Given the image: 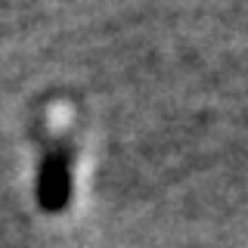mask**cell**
I'll return each instance as SVG.
<instances>
[{
    "mask_svg": "<svg viewBox=\"0 0 248 248\" xmlns=\"http://www.w3.org/2000/svg\"><path fill=\"white\" fill-rule=\"evenodd\" d=\"M68 192H72V152L65 143H56L41 161V174H37V205L44 211L56 214L68 205Z\"/></svg>",
    "mask_w": 248,
    "mask_h": 248,
    "instance_id": "6da1fadb",
    "label": "cell"
}]
</instances>
